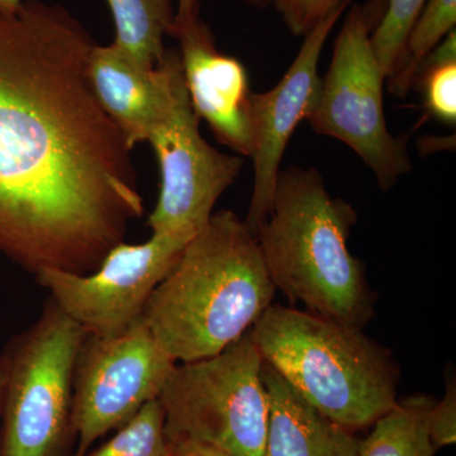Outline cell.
Returning <instances> with one entry per match:
<instances>
[{"label":"cell","mask_w":456,"mask_h":456,"mask_svg":"<svg viewBox=\"0 0 456 456\" xmlns=\"http://www.w3.org/2000/svg\"><path fill=\"white\" fill-rule=\"evenodd\" d=\"M435 398L413 395L397 401L380 417L364 440H359L358 456H434L428 417Z\"/></svg>","instance_id":"16"},{"label":"cell","mask_w":456,"mask_h":456,"mask_svg":"<svg viewBox=\"0 0 456 456\" xmlns=\"http://www.w3.org/2000/svg\"><path fill=\"white\" fill-rule=\"evenodd\" d=\"M170 36L179 56L194 112L208 123L216 139L233 152H254L253 92L245 66L222 53L200 12L175 18Z\"/></svg>","instance_id":"12"},{"label":"cell","mask_w":456,"mask_h":456,"mask_svg":"<svg viewBox=\"0 0 456 456\" xmlns=\"http://www.w3.org/2000/svg\"><path fill=\"white\" fill-rule=\"evenodd\" d=\"M428 430L435 450L454 445L456 441L455 374L446 377V391L439 403L435 402L428 417Z\"/></svg>","instance_id":"22"},{"label":"cell","mask_w":456,"mask_h":456,"mask_svg":"<svg viewBox=\"0 0 456 456\" xmlns=\"http://www.w3.org/2000/svg\"><path fill=\"white\" fill-rule=\"evenodd\" d=\"M86 456H170L160 399H152L112 439Z\"/></svg>","instance_id":"20"},{"label":"cell","mask_w":456,"mask_h":456,"mask_svg":"<svg viewBox=\"0 0 456 456\" xmlns=\"http://www.w3.org/2000/svg\"><path fill=\"white\" fill-rule=\"evenodd\" d=\"M256 5H266L272 3V0H248ZM200 12V3L198 0H178V9L175 12V18H184L191 14Z\"/></svg>","instance_id":"24"},{"label":"cell","mask_w":456,"mask_h":456,"mask_svg":"<svg viewBox=\"0 0 456 456\" xmlns=\"http://www.w3.org/2000/svg\"><path fill=\"white\" fill-rule=\"evenodd\" d=\"M23 0H0V12L14 14L22 7Z\"/></svg>","instance_id":"25"},{"label":"cell","mask_w":456,"mask_h":456,"mask_svg":"<svg viewBox=\"0 0 456 456\" xmlns=\"http://www.w3.org/2000/svg\"><path fill=\"white\" fill-rule=\"evenodd\" d=\"M356 221L317 170L292 167L279 171L272 212L255 237L275 289L311 314L362 330L377 293L347 246Z\"/></svg>","instance_id":"3"},{"label":"cell","mask_w":456,"mask_h":456,"mask_svg":"<svg viewBox=\"0 0 456 456\" xmlns=\"http://www.w3.org/2000/svg\"><path fill=\"white\" fill-rule=\"evenodd\" d=\"M345 0H272L294 35L305 36Z\"/></svg>","instance_id":"21"},{"label":"cell","mask_w":456,"mask_h":456,"mask_svg":"<svg viewBox=\"0 0 456 456\" xmlns=\"http://www.w3.org/2000/svg\"><path fill=\"white\" fill-rule=\"evenodd\" d=\"M3 389H4V365L0 355V415H2Z\"/></svg>","instance_id":"26"},{"label":"cell","mask_w":456,"mask_h":456,"mask_svg":"<svg viewBox=\"0 0 456 456\" xmlns=\"http://www.w3.org/2000/svg\"><path fill=\"white\" fill-rule=\"evenodd\" d=\"M95 42L61 5L0 12V254L88 274L143 215L131 150L90 84Z\"/></svg>","instance_id":"1"},{"label":"cell","mask_w":456,"mask_h":456,"mask_svg":"<svg viewBox=\"0 0 456 456\" xmlns=\"http://www.w3.org/2000/svg\"><path fill=\"white\" fill-rule=\"evenodd\" d=\"M275 287L253 231L213 213L147 302L142 320L176 362L217 355L273 305Z\"/></svg>","instance_id":"2"},{"label":"cell","mask_w":456,"mask_h":456,"mask_svg":"<svg viewBox=\"0 0 456 456\" xmlns=\"http://www.w3.org/2000/svg\"><path fill=\"white\" fill-rule=\"evenodd\" d=\"M456 25V0H428L407 36L404 60L397 74L388 80V89L399 98L415 86L417 74L426 57Z\"/></svg>","instance_id":"17"},{"label":"cell","mask_w":456,"mask_h":456,"mask_svg":"<svg viewBox=\"0 0 456 456\" xmlns=\"http://www.w3.org/2000/svg\"><path fill=\"white\" fill-rule=\"evenodd\" d=\"M263 359L322 415L356 432L397 403L391 349L364 331L308 311L272 305L250 330Z\"/></svg>","instance_id":"4"},{"label":"cell","mask_w":456,"mask_h":456,"mask_svg":"<svg viewBox=\"0 0 456 456\" xmlns=\"http://www.w3.org/2000/svg\"><path fill=\"white\" fill-rule=\"evenodd\" d=\"M380 5L371 18L370 45L387 82L402 68L407 36L428 0H374Z\"/></svg>","instance_id":"18"},{"label":"cell","mask_w":456,"mask_h":456,"mask_svg":"<svg viewBox=\"0 0 456 456\" xmlns=\"http://www.w3.org/2000/svg\"><path fill=\"white\" fill-rule=\"evenodd\" d=\"M179 66V51L174 49L167 50L152 70L137 68L112 44L95 45L90 53L88 73L95 97L131 151L146 142L167 103Z\"/></svg>","instance_id":"13"},{"label":"cell","mask_w":456,"mask_h":456,"mask_svg":"<svg viewBox=\"0 0 456 456\" xmlns=\"http://www.w3.org/2000/svg\"><path fill=\"white\" fill-rule=\"evenodd\" d=\"M261 379L268 399L263 456H358L355 432L322 415L265 360Z\"/></svg>","instance_id":"14"},{"label":"cell","mask_w":456,"mask_h":456,"mask_svg":"<svg viewBox=\"0 0 456 456\" xmlns=\"http://www.w3.org/2000/svg\"><path fill=\"white\" fill-rule=\"evenodd\" d=\"M176 364L142 318L116 335L88 334L74 371L71 421L77 443L71 456H86L99 437L160 397Z\"/></svg>","instance_id":"8"},{"label":"cell","mask_w":456,"mask_h":456,"mask_svg":"<svg viewBox=\"0 0 456 456\" xmlns=\"http://www.w3.org/2000/svg\"><path fill=\"white\" fill-rule=\"evenodd\" d=\"M170 444V456H230L222 450L196 441Z\"/></svg>","instance_id":"23"},{"label":"cell","mask_w":456,"mask_h":456,"mask_svg":"<svg viewBox=\"0 0 456 456\" xmlns=\"http://www.w3.org/2000/svg\"><path fill=\"white\" fill-rule=\"evenodd\" d=\"M116 37L113 46L132 64L152 70L163 60L165 36L175 20L173 0H107Z\"/></svg>","instance_id":"15"},{"label":"cell","mask_w":456,"mask_h":456,"mask_svg":"<svg viewBox=\"0 0 456 456\" xmlns=\"http://www.w3.org/2000/svg\"><path fill=\"white\" fill-rule=\"evenodd\" d=\"M191 239L152 233L142 244L119 242L88 274L44 269L35 277L51 301L89 335H116L142 318L150 297Z\"/></svg>","instance_id":"10"},{"label":"cell","mask_w":456,"mask_h":456,"mask_svg":"<svg viewBox=\"0 0 456 456\" xmlns=\"http://www.w3.org/2000/svg\"><path fill=\"white\" fill-rule=\"evenodd\" d=\"M387 82L370 45L364 8L351 7L336 37L331 64L305 119L312 130L349 146L373 171L384 191L412 170L407 141L393 136L384 114Z\"/></svg>","instance_id":"7"},{"label":"cell","mask_w":456,"mask_h":456,"mask_svg":"<svg viewBox=\"0 0 456 456\" xmlns=\"http://www.w3.org/2000/svg\"><path fill=\"white\" fill-rule=\"evenodd\" d=\"M351 0L305 36L299 53L281 82L265 93H253L254 189L246 224L256 232L272 212L273 198L288 142L316 104L321 77L318 62L327 37Z\"/></svg>","instance_id":"11"},{"label":"cell","mask_w":456,"mask_h":456,"mask_svg":"<svg viewBox=\"0 0 456 456\" xmlns=\"http://www.w3.org/2000/svg\"><path fill=\"white\" fill-rule=\"evenodd\" d=\"M146 142L154 149L161 178L158 203L147 224L152 233L193 237L206 226L222 194L239 178L244 159L218 151L203 139L182 61Z\"/></svg>","instance_id":"9"},{"label":"cell","mask_w":456,"mask_h":456,"mask_svg":"<svg viewBox=\"0 0 456 456\" xmlns=\"http://www.w3.org/2000/svg\"><path fill=\"white\" fill-rule=\"evenodd\" d=\"M86 336L49 299L38 320L0 351V456H68L75 365Z\"/></svg>","instance_id":"5"},{"label":"cell","mask_w":456,"mask_h":456,"mask_svg":"<svg viewBox=\"0 0 456 456\" xmlns=\"http://www.w3.org/2000/svg\"><path fill=\"white\" fill-rule=\"evenodd\" d=\"M415 86L421 88L426 112L432 118L456 122V31H452L426 57Z\"/></svg>","instance_id":"19"},{"label":"cell","mask_w":456,"mask_h":456,"mask_svg":"<svg viewBox=\"0 0 456 456\" xmlns=\"http://www.w3.org/2000/svg\"><path fill=\"white\" fill-rule=\"evenodd\" d=\"M263 362L248 331L217 355L176 364L159 397L167 441L263 456L268 424Z\"/></svg>","instance_id":"6"}]
</instances>
